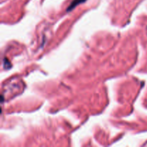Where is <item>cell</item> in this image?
Wrapping results in <instances>:
<instances>
[{"mask_svg": "<svg viewBox=\"0 0 147 147\" xmlns=\"http://www.w3.org/2000/svg\"><path fill=\"white\" fill-rule=\"evenodd\" d=\"M85 1H86V0H73V1H72L71 4L70 5V7L67 8V11H70V10L73 9L74 7H76L77 5H78L79 4L84 2Z\"/></svg>", "mask_w": 147, "mask_h": 147, "instance_id": "cell-1", "label": "cell"}]
</instances>
